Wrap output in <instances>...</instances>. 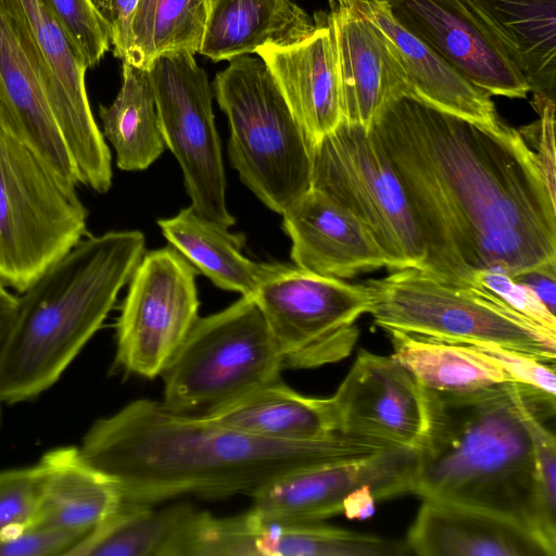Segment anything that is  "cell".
<instances>
[{"instance_id": "6da1fadb", "label": "cell", "mask_w": 556, "mask_h": 556, "mask_svg": "<svg viewBox=\"0 0 556 556\" xmlns=\"http://www.w3.org/2000/svg\"><path fill=\"white\" fill-rule=\"evenodd\" d=\"M370 131L410 203L421 270L468 287L482 270L514 276L556 261V199L518 129L490 128L399 93Z\"/></svg>"}, {"instance_id": "7a4b0ae2", "label": "cell", "mask_w": 556, "mask_h": 556, "mask_svg": "<svg viewBox=\"0 0 556 556\" xmlns=\"http://www.w3.org/2000/svg\"><path fill=\"white\" fill-rule=\"evenodd\" d=\"M79 450L117 484L122 501L154 505L181 495L250 496L286 473L390 447L340 432L312 441L273 440L142 399L96 420Z\"/></svg>"}, {"instance_id": "3957f363", "label": "cell", "mask_w": 556, "mask_h": 556, "mask_svg": "<svg viewBox=\"0 0 556 556\" xmlns=\"http://www.w3.org/2000/svg\"><path fill=\"white\" fill-rule=\"evenodd\" d=\"M422 389L427 421L413 494L508 518L555 556L527 422L530 406L555 395L520 382L460 394Z\"/></svg>"}, {"instance_id": "277c9868", "label": "cell", "mask_w": 556, "mask_h": 556, "mask_svg": "<svg viewBox=\"0 0 556 556\" xmlns=\"http://www.w3.org/2000/svg\"><path fill=\"white\" fill-rule=\"evenodd\" d=\"M138 230L80 240L17 296L0 349V397L18 403L53 386L102 326L144 253Z\"/></svg>"}, {"instance_id": "5b68a950", "label": "cell", "mask_w": 556, "mask_h": 556, "mask_svg": "<svg viewBox=\"0 0 556 556\" xmlns=\"http://www.w3.org/2000/svg\"><path fill=\"white\" fill-rule=\"evenodd\" d=\"M213 87L229 124L231 165L254 195L281 215L312 187L303 129L260 58L232 59Z\"/></svg>"}, {"instance_id": "8992f818", "label": "cell", "mask_w": 556, "mask_h": 556, "mask_svg": "<svg viewBox=\"0 0 556 556\" xmlns=\"http://www.w3.org/2000/svg\"><path fill=\"white\" fill-rule=\"evenodd\" d=\"M375 326L446 342H490L555 364L556 333L511 311L486 291L442 282L418 268L366 283Z\"/></svg>"}, {"instance_id": "52a82bcc", "label": "cell", "mask_w": 556, "mask_h": 556, "mask_svg": "<svg viewBox=\"0 0 556 556\" xmlns=\"http://www.w3.org/2000/svg\"><path fill=\"white\" fill-rule=\"evenodd\" d=\"M76 190L0 119V281L23 292L86 235Z\"/></svg>"}, {"instance_id": "ba28073f", "label": "cell", "mask_w": 556, "mask_h": 556, "mask_svg": "<svg viewBox=\"0 0 556 556\" xmlns=\"http://www.w3.org/2000/svg\"><path fill=\"white\" fill-rule=\"evenodd\" d=\"M282 362L252 296L198 318L161 374L162 402L179 413L204 415L281 379Z\"/></svg>"}, {"instance_id": "9c48e42d", "label": "cell", "mask_w": 556, "mask_h": 556, "mask_svg": "<svg viewBox=\"0 0 556 556\" xmlns=\"http://www.w3.org/2000/svg\"><path fill=\"white\" fill-rule=\"evenodd\" d=\"M309 149L311 188L364 226L383 252L388 269H421L425 247L410 203L371 131L342 122Z\"/></svg>"}, {"instance_id": "30bf717a", "label": "cell", "mask_w": 556, "mask_h": 556, "mask_svg": "<svg viewBox=\"0 0 556 556\" xmlns=\"http://www.w3.org/2000/svg\"><path fill=\"white\" fill-rule=\"evenodd\" d=\"M277 345L283 369L316 368L349 356L369 314V287L279 264L252 295Z\"/></svg>"}, {"instance_id": "8fae6325", "label": "cell", "mask_w": 556, "mask_h": 556, "mask_svg": "<svg viewBox=\"0 0 556 556\" xmlns=\"http://www.w3.org/2000/svg\"><path fill=\"white\" fill-rule=\"evenodd\" d=\"M164 143L178 161L191 207L203 218L230 228L226 177L212 106V88L194 54L160 56L148 70Z\"/></svg>"}, {"instance_id": "7c38bea8", "label": "cell", "mask_w": 556, "mask_h": 556, "mask_svg": "<svg viewBox=\"0 0 556 556\" xmlns=\"http://www.w3.org/2000/svg\"><path fill=\"white\" fill-rule=\"evenodd\" d=\"M116 323L115 362L128 374L161 376L199 318L195 268L175 249L143 254Z\"/></svg>"}, {"instance_id": "4fadbf2b", "label": "cell", "mask_w": 556, "mask_h": 556, "mask_svg": "<svg viewBox=\"0 0 556 556\" xmlns=\"http://www.w3.org/2000/svg\"><path fill=\"white\" fill-rule=\"evenodd\" d=\"M29 41L40 65L55 121L79 184L105 193L112 186L111 152L86 89L87 65L41 0H0Z\"/></svg>"}, {"instance_id": "5bb4252c", "label": "cell", "mask_w": 556, "mask_h": 556, "mask_svg": "<svg viewBox=\"0 0 556 556\" xmlns=\"http://www.w3.org/2000/svg\"><path fill=\"white\" fill-rule=\"evenodd\" d=\"M405 542L320 522L286 523L253 510L216 517L193 510L165 556H400Z\"/></svg>"}, {"instance_id": "9a60e30c", "label": "cell", "mask_w": 556, "mask_h": 556, "mask_svg": "<svg viewBox=\"0 0 556 556\" xmlns=\"http://www.w3.org/2000/svg\"><path fill=\"white\" fill-rule=\"evenodd\" d=\"M416 470L417 452L406 447L306 467L254 491L251 510L279 522H320L342 514L344 498L364 485L377 501L413 493Z\"/></svg>"}, {"instance_id": "2e32d148", "label": "cell", "mask_w": 556, "mask_h": 556, "mask_svg": "<svg viewBox=\"0 0 556 556\" xmlns=\"http://www.w3.org/2000/svg\"><path fill=\"white\" fill-rule=\"evenodd\" d=\"M337 431L417 450L426 431L422 386L395 358L361 350L330 396Z\"/></svg>"}, {"instance_id": "e0dca14e", "label": "cell", "mask_w": 556, "mask_h": 556, "mask_svg": "<svg viewBox=\"0 0 556 556\" xmlns=\"http://www.w3.org/2000/svg\"><path fill=\"white\" fill-rule=\"evenodd\" d=\"M393 17L490 96L523 99L525 77L465 0H388Z\"/></svg>"}, {"instance_id": "ac0fdd59", "label": "cell", "mask_w": 556, "mask_h": 556, "mask_svg": "<svg viewBox=\"0 0 556 556\" xmlns=\"http://www.w3.org/2000/svg\"><path fill=\"white\" fill-rule=\"evenodd\" d=\"M0 119L47 164L63 186L78 175L55 121L33 48L0 4Z\"/></svg>"}, {"instance_id": "d6986e66", "label": "cell", "mask_w": 556, "mask_h": 556, "mask_svg": "<svg viewBox=\"0 0 556 556\" xmlns=\"http://www.w3.org/2000/svg\"><path fill=\"white\" fill-rule=\"evenodd\" d=\"M306 38L288 46H263L266 64L311 147L342 122V92L332 28L326 12Z\"/></svg>"}, {"instance_id": "ffe728a7", "label": "cell", "mask_w": 556, "mask_h": 556, "mask_svg": "<svg viewBox=\"0 0 556 556\" xmlns=\"http://www.w3.org/2000/svg\"><path fill=\"white\" fill-rule=\"evenodd\" d=\"M342 92L343 122L370 130L383 102L409 85L389 38L351 7L329 0Z\"/></svg>"}, {"instance_id": "44dd1931", "label": "cell", "mask_w": 556, "mask_h": 556, "mask_svg": "<svg viewBox=\"0 0 556 556\" xmlns=\"http://www.w3.org/2000/svg\"><path fill=\"white\" fill-rule=\"evenodd\" d=\"M299 268L339 279L387 268V260L364 226L325 193L311 188L282 214Z\"/></svg>"}, {"instance_id": "7402d4cb", "label": "cell", "mask_w": 556, "mask_h": 556, "mask_svg": "<svg viewBox=\"0 0 556 556\" xmlns=\"http://www.w3.org/2000/svg\"><path fill=\"white\" fill-rule=\"evenodd\" d=\"M405 544L420 556H551L530 531L497 514L424 498Z\"/></svg>"}, {"instance_id": "603a6c76", "label": "cell", "mask_w": 556, "mask_h": 556, "mask_svg": "<svg viewBox=\"0 0 556 556\" xmlns=\"http://www.w3.org/2000/svg\"><path fill=\"white\" fill-rule=\"evenodd\" d=\"M370 21L395 47L408 79V91L422 101L490 128L498 118L491 96L476 87L392 15L388 0H337Z\"/></svg>"}, {"instance_id": "cb8c5ba5", "label": "cell", "mask_w": 556, "mask_h": 556, "mask_svg": "<svg viewBox=\"0 0 556 556\" xmlns=\"http://www.w3.org/2000/svg\"><path fill=\"white\" fill-rule=\"evenodd\" d=\"M316 27L294 0H206L199 53L214 62L255 53L263 46L295 43Z\"/></svg>"}, {"instance_id": "d4e9b609", "label": "cell", "mask_w": 556, "mask_h": 556, "mask_svg": "<svg viewBox=\"0 0 556 556\" xmlns=\"http://www.w3.org/2000/svg\"><path fill=\"white\" fill-rule=\"evenodd\" d=\"M38 465L43 479L33 521L88 535L122 503L117 484L89 464L79 447L49 451Z\"/></svg>"}, {"instance_id": "484cf974", "label": "cell", "mask_w": 556, "mask_h": 556, "mask_svg": "<svg viewBox=\"0 0 556 556\" xmlns=\"http://www.w3.org/2000/svg\"><path fill=\"white\" fill-rule=\"evenodd\" d=\"M533 94L556 101V0H465Z\"/></svg>"}, {"instance_id": "4316f807", "label": "cell", "mask_w": 556, "mask_h": 556, "mask_svg": "<svg viewBox=\"0 0 556 556\" xmlns=\"http://www.w3.org/2000/svg\"><path fill=\"white\" fill-rule=\"evenodd\" d=\"M204 416L251 435L280 441H312L338 432L330 397L300 394L281 379Z\"/></svg>"}, {"instance_id": "83f0119b", "label": "cell", "mask_w": 556, "mask_h": 556, "mask_svg": "<svg viewBox=\"0 0 556 556\" xmlns=\"http://www.w3.org/2000/svg\"><path fill=\"white\" fill-rule=\"evenodd\" d=\"M163 236L187 262L220 289L252 296L278 263H256L241 253L245 238L200 216L191 206L157 220Z\"/></svg>"}, {"instance_id": "f1b7e54d", "label": "cell", "mask_w": 556, "mask_h": 556, "mask_svg": "<svg viewBox=\"0 0 556 556\" xmlns=\"http://www.w3.org/2000/svg\"><path fill=\"white\" fill-rule=\"evenodd\" d=\"M206 22V0H137L125 25L111 37L122 62L148 71L162 55L199 53Z\"/></svg>"}, {"instance_id": "f546056e", "label": "cell", "mask_w": 556, "mask_h": 556, "mask_svg": "<svg viewBox=\"0 0 556 556\" xmlns=\"http://www.w3.org/2000/svg\"><path fill=\"white\" fill-rule=\"evenodd\" d=\"M392 357L426 389L468 393L515 380L495 362L464 343H453L399 331L388 332Z\"/></svg>"}, {"instance_id": "4dcf8cb0", "label": "cell", "mask_w": 556, "mask_h": 556, "mask_svg": "<svg viewBox=\"0 0 556 556\" xmlns=\"http://www.w3.org/2000/svg\"><path fill=\"white\" fill-rule=\"evenodd\" d=\"M99 116L119 169H146L163 153L165 143L148 71L122 62L119 91L109 106L100 105Z\"/></svg>"}, {"instance_id": "1f68e13d", "label": "cell", "mask_w": 556, "mask_h": 556, "mask_svg": "<svg viewBox=\"0 0 556 556\" xmlns=\"http://www.w3.org/2000/svg\"><path fill=\"white\" fill-rule=\"evenodd\" d=\"M194 510L187 504L164 508L122 501L105 521L92 530L68 556H164Z\"/></svg>"}, {"instance_id": "d6a6232c", "label": "cell", "mask_w": 556, "mask_h": 556, "mask_svg": "<svg viewBox=\"0 0 556 556\" xmlns=\"http://www.w3.org/2000/svg\"><path fill=\"white\" fill-rule=\"evenodd\" d=\"M83 56L94 67L111 47V29L91 0H41Z\"/></svg>"}, {"instance_id": "836d02e7", "label": "cell", "mask_w": 556, "mask_h": 556, "mask_svg": "<svg viewBox=\"0 0 556 556\" xmlns=\"http://www.w3.org/2000/svg\"><path fill=\"white\" fill-rule=\"evenodd\" d=\"M555 397L542 400L527 410L532 437L540 504L548 528L556 532V441L544 422L555 415Z\"/></svg>"}, {"instance_id": "e575fe53", "label": "cell", "mask_w": 556, "mask_h": 556, "mask_svg": "<svg viewBox=\"0 0 556 556\" xmlns=\"http://www.w3.org/2000/svg\"><path fill=\"white\" fill-rule=\"evenodd\" d=\"M42 479L38 464L0 472V540L34 520Z\"/></svg>"}, {"instance_id": "d590c367", "label": "cell", "mask_w": 556, "mask_h": 556, "mask_svg": "<svg viewBox=\"0 0 556 556\" xmlns=\"http://www.w3.org/2000/svg\"><path fill=\"white\" fill-rule=\"evenodd\" d=\"M468 287L486 291L511 311L556 333V315L528 287L517 282L507 273L495 269L479 271L473 275Z\"/></svg>"}, {"instance_id": "8d00e7d4", "label": "cell", "mask_w": 556, "mask_h": 556, "mask_svg": "<svg viewBox=\"0 0 556 556\" xmlns=\"http://www.w3.org/2000/svg\"><path fill=\"white\" fill-rule=\"evenodd\" d=\"M87 534L31 521L0 540V556H68Z\"/></svg>"}, {"instance_id": "74e56055", "label": "cell", "mask_w": 556, "mask_h": 556, "mask_svg": "<svg viewBox=\"0 0 556 556\" xmlns=\"http://www.w3.org/2000/svg\"><path fill=\"white\" fill-rule=\"evenodd\" d=\"M468 344L500 365L514 380L556 395L554 364L543 363L520 352L482 342H453Z\"/></svg>"}, {"instance_id": "f35d334b", "label": "cell", "mask_w": 556, "mask_h": 556, "mask_svg": "<svg viewBox=\"0 0 556 556\" xmlns=\"http://www.w3.org/2000/svg\"><path fill=\"white\" fill-rule=\"evenodd\" d=\"M539 118L518 129L520 136L531 149L542 177L555 195V104L546 97L533 94L531 100Z\"/></svg>"}, {"instance_id": "ab89813d", "label": "cell", "mask_w": 556, "mask_h": 556, "mask_svg": "<svg viewBox=\"0 0 556 556\" xmlns=\"http://www.w3.org/2000/svg\"><path fill=\"white\" fill-rule=\"evenodd\" d=\"M517 282L528 287L555 315L556 313V261L528 268L511 276Z\"/></svg>"}, {"instance_id": "60d3db41", "label": "cell", "mask_w": 556, "mask_h": 556, "mask_svg": "<svg viewBox=\"0 0 556 556\" xmlns=\"http://www.w3.org/2000/svg\"><path fill=\"white\" fill-rule=\"evenodd\" d=\"M376 501L370 486L357 488L344 498L342 514L349 519H367L376 511Z\"/></svg>"}, {"instance_id": "b9f144b4", "label": "cell", "mask_w": 556, "mask_h": 556, "mask_svg": "<svg viewBox=\"0 0 556 556\" xmlns=\"http://www.w3.org/2000/svg\"><path fill=\"white\" fill-rule=\"evenodd\" d=\"M5 287L0 281V349L13 326L17 312V296L8 291Z\"/></svg>"}, {"instance_id": "7bdbcfd3", "label": "cell", "mask_w": 556, "mask_h": 556, "mask_svg": "<svg viewBox=\"0 0 556 556\" xmlns=\"http://www.w3.org/2000/svg\"><path fill=\"white\" fill-rule=\"evenodd\" d=\"M91 1L94 4L96 9L99 11V13L102 15V17L108 23L114 0H91Z\"/></svg>"}, {"instance_id": "ee69618b", "label": "cell", "mask_w": 556, "mask_h": 556, "mask_svg": "<svg viewBox=\"0 0 556 556\" xmlns=\"http://www.w3.org/2000/svg\"><path fill=\"white\" fill-rule=\"evenodd\" d=\"M1 402H2V400H1V397H0V404H1ZM0 415H1V409H0Z\"/></svg>"}]
</instances>
